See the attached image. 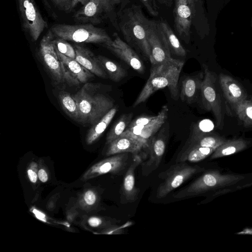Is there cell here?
<instances>
[{"instance_id": "cell-1", "label": "cell", "mask_w": 252, "mask_h": 252, "mask_svg": "<svg viewBox=\"0 0 252 252\" xmlns=\"http://www.w3.org/2000/svg\"><path fill=\"white\" fill-rule=\"evenodd\" d=\"M126 5L117 13L119 31L128 45L150 60L151 50L147 36L150 20L143 14L140 6Z\"/></svg>"}, {"instance_id": "cell-2", "label": "cell", "mask_w": 252, "mask_h": 252, "mask_svg": "<svg viewBox=\"0 0 252 252\" xmlns=\"http://www.w3.org/2000/svg\"><path fill=\"white\" fill-rule=\"evenodd\" d=\"M184 62L172 58L158 65L151 66L150 74L144 87L133 104L135 107L145 102L158 90L167 87L171 97L176 100L178 97V81Z\"/></svg>"}, {"instance_id": "cell-3", "label": "cell", "mask_w": 252, "mask_h": 252, "mask_svg": "<svg viewBox=\"0 0 252 252\" xmlns=\"http://www.w3.org/2000/svg\"><path fill=\"white\" fill-rule=\"evenodd\" d=\"M98 86L86 84L73 97L79 113V123L94 125L114 106V102L106 95L98 93Z\"/></svg>"}, {"instance_id": "cell-4", "label": "cell", "mask_w": 252, "mask_h": 252, "mask_svg": "<svg viewBox=\"0 0 252 252\" xmlns=\"http://www.w3.org/2000/svg\"><path fill=\"white\" fill-rule=\"evenodd\" d=\"M245 178L241 175L222 174L217 170L209 171L177 191L173 197L176 199L192 197L217 189L235 184Z\"/></svg>"}, {"instance_id": "cell-5", "label": "cell", "mask_w": 252, "mask_h": 252, "mask_svg": "<svg viewBox=\"0 0 252 252\" xmlns=\"http://www.w3.org/2000/svg\"><path fill=\"white\" fill-rule=\"evenodd\" d=\"M56 37L76 43L104 44L112 39L103 29L90 23L81 25L59 24L50 29Z\"/></svg>"}, {"instance_id": "cell-6", "label": "cell", "mask_w": 252, "mask_h": 252, "mask_svg": "<svg viewBox=\"0 0 252 252\" xmlns=\"http://www.w3.org/2000/svg\"><path fill=\"white\" fill-rule=\"evenodd\" d=\"M204 169L198 165H189L186 162H176L172 165L158 175V177L163 181L157 188L156 197L164 198L192 176L202 172Z\"/></svg>"}, {"instance_id": "cell-7", "label": "cell", "mask_w": 252, "mask_h": 252, "mask_svg": "<svg viewBox=\"0 0 252 252\" xmlns=\"http://www.w3.org/2000/svg\"><path fill=\"white\" fill-rule=\"evenodd\" d=\"M204 78L201 89L203 104L206 109L213 112L217 127L222 129L224 117L222 103L217 84V77L214 72L208 66L203 64Z\"/></svg>"}, {"instance_id": "cell-8", "label": "cell", "mask_w": 252, "mask_h": 252, "mask_svg": "<svg viewBox=\"0 0 252 252\" xmlns=\"http://www.w3.org/2000/svg\"><path fill=\"white\" fill-rule=\"evenodd\" d=\"M73 17L79 22L93 25L99 24L108 17L115 28L119 31L117 13L104 0H90L74 14Z\"/></svg>"}, {"instance_id": "cell-9", "label": "cell", "mask_w": 252, "mask_h": 252, "mask_svg": "<svg viewBox=\"0 0 252 252\" xmlns=\"http://www.w3.org/2000/svg\"><path fill=\"white\" fill-rule=\"evenodd\" d=\"M23 27L33 41H36L48 27L34 0H18Z\"/></svg>"}, {"instance_id": "cell-10", "label": "cell", "mask_w": 252, "mask_h": 252, "mask_svg": "<svg viewBox=\"0 0 252 252\" xmlns=\"http://www.w3.org/2000/svg\"><path fill=\"white\" fill-rule=\"evenodd\" d=\"M168 124H165L150 140L147 148L149 151V158L141 164L142 175H149L159 165L165 153L169 137Z\"/></svg>"}, {"instance_id": "cell-11", "label": "cell", "mask_w": 252, "mask_h": 252, "mask_svg": "<svg viewBox=\"0 0 252 252\" xmlns=\"http://www.w3.org/2000/svg\"><path fill=\"white\" fill-rule=\"evenodd\" d=\"M55 35L49 30L42 37L39 46L40 55L44 64L57 83L65 82L61 62L53 44Z\"/></svg>"}, {"instance_id": "cell-12", "label": "cell", "mask_w": 252, "mask_h": 252, "mask_svg": "<svg viewBox=\"0 0 252 252\" xmlns=\"http://www.w3.org/2000/svg\"><path fill=\"white\" fill-rule=\"evenodd\" d=\"M147 39L151 50L149 60L151 66L164 63L172 58L170 51L159 30L157 22L150 20Z\"/></svg>"}, {"instance_id": "cell-13", "label": "cell", "mask_w": 252, "mask_h": 252, "mask_svg": "<svg viewBox=\"0 0 252 252\" xmlns=\"http://www.w3.org/2000/svg\"><path fill=\"white\" fill-rule=\"evenodd\" d=\"M113 39L103 44V46L139 73H144V64L137 54L117 33L113 34Z\"/></svg>"}, {"instance_id": "cell-14", "label": "cell", "mask_w": 252, "mask_h": 252, "mask_svg": "<svg viewBox=\"0 0 252 252\" xmlns=\"http://www.w3.org/2000/svg\"><path fill=\"white\" fill-rule=\"evenodd\" d=\"M128 158V153L112 155L89 168L82 176L81 180L86 181L107 173H118L125 167Z\"/></svg>"}, {"instance_id": "cell-15", "label": "cell", "mask_w": 252, "mask_h": 252, "mask_svg": "<svg viewBox=\"0 0 252 252\" xmlns=\"http://www.w3.org/2000/svg\"><path fill=\"white\" fill-rule=\"evenodd\" d=\"M173 13L175 30L180 38L188 44L190 38L192 16L187 0H175Z\"/></svg>"}, {"instance_id": "cell-16", "label": "cell", "mask_w": 252, "mask_h": 252, "mask_svg": "<svg viewBox=\"0 0 252 252\" xmlns=\"http://www.w3.org/2000/svg\"><path fill=\"white\" fill-rule=\"evenodd\" d=\"M142 162L141 157L134 154L133 159L125 175L121 189V201L122 204L134 202L138 199L140 189L135 186V171Z\"/></svg>"}, {"instance_id": "cell-17", "label": "cell", "mask_w": 252, "mask_h": 252, "mask_svg": "<svg viewBox=\"0 0 252 252\" xmlns=\"http://www.w3.org/2000/svg\"><path fill=\"white\" fill-rule=\"evenodd\" d=\"M218 78L223 94L231 106L247 99V95L245 89L232 77L220 73Z\"/></svg>"}, {"instance_id": "cell-18", "label": "cell", "mask_w": 252, "mask_h": 252, "mask_svg": "<svg viewBox=\"0 0 252 252\" xmlns=\"http://www.w3.org/2000/svg\"><path fill=\"white\" fill-rule=\"evenodd\" d=\"M204 72L188 75L184 77L181 82L180 98L182 101L188 103L194 102L201 93Z\"/></svg>"}, {"instance_id": "cell-19", "label": "cell", "mask_w": 252, "mask_h": 252, "mask_svg": "<svg viewBox=\"0 0 252 252\" xmlns=\"http://www.w3.org/2000/svg\"><path fill=\"white\" fill-rule=\"evenodd\" d=\"M144 146L131 136L126 134H121L119 137L108 144L105 152L107 156L122 153L138 154Z\"/></svg>"}, {"instance_id": "cell-20", "label": "cell", "mask_w": 252, "mask_h": 252, "mask_svg": "<svg viewBox=\"0 0 252 252\" xmlns=\"http://www.w3.org/2000/svg\"><path fill=\"white\" fill-rule=\"evenodd\" d=\"M73 47L76 61L94 75L102 78H107V73L101 67L96 56L91 50L78 44L74 45Z\"/></svg>"}, {"instance_id": "cell-21", "label": "cell", "mask_w": 252, "mask_h": 252, "mask_svg": "<svg viewBox=\"0 0 252 252\" xmlns=\"http://www.w3.org/2000/svg\"><path fill=\"white\" fill-rule=\"evenodd\" d=\"M168 108L166 105L162 106L157 115L149 123L144 126L141 134L136 140L147 148L151 139L158 131L167 118Z\"/></svg>"}, {"instance_id": "cell-22", "label": "cell", "mask_w": 252, "mask_h": 252, "mask_svg": "<svg viewBox=\"0 0 252 252\" xmlns=\"http://www.w3.org/2000/svg\"><path fill=\"white\" fill-rule=\"evenodd\" d=\"M216 148L199 146H184L179 153L176 162L200 161L211 155Z\"/></svg>"}, {"instance_id": "cell-23", "label": "cell", "mask_w": 252, "mask_h": 252, "mask_svg": "<svg viewBox=\"0 0 252 252\" xmlns=\"http://www.w3.org/2000/svg\"><path fill=\"white\" fill-rule=\"evenodd\" d=\"M56 51L60 61L63 64L66 69L80 83H86L94 76V74L82 66L75 59L64 55L56 49Z\"/></svg>"}, {"instance_id": "cell-24", "label": "cell", "mask_w": 252, "mask_h": 252, "mask_svg": "<svg viewBox=\"0 0 252 252\" xmlns=\"http://www.w3.org/2000/svg\"><path fill=\"white\" fill-rule=\"evenodd\" d=\"M117 112L116 107L112 108L98 122L93 125L89 130L85 138L87 145L95 142L102 134Z\"/></svg>"}, {"instance_id": "cell-25", "label": "cell", "mask_w": 252, "mask_h": 252, "mask_svg": "<svg viewBox=\"0 0 252 252\" xmlns=\"http://www.w3.org/2000/svg\"><path fill=\"white\" fill-rule=\"evenodd\" d=\"M248 145V142L242 138L226 140L215 150L210 158L214 159L238 153L245 149Z\"/></svg>"}, {"instance_id": "cell-26", "label": "cell", "mask_w": 252, "mask_h": 252, "mask_svg": "<svg viewBox=\"0 0 252 252\" xmlns=\"http://www.w3.org/2000/svg\"><path fill=\"white\" fill-rule=\"evenodd\" d=\"M158 24L171 53L178 56H185L186 51L185 48L168 24L163 21L158 22Z\"/></svg>"}, {"instance_id": "cell-27", "label": "cell", "mask_w": 252, "mask_h": 252, "mask_svg": "<svg viewBox=\"0 0 252 252\" xmlns=\"http://www.w3.org/2000/svg\"><path fill=\"white\" fill-rule=\"evenodd\" d=\"M96 57L101 67L113 81L118 82L127 75V71L117 63L101 55Z\"/></svg>"}, {"instance_id": "cell-28", "label": "cell", "mask_w": 252, "mask_h": 252, "mask_svg": "<svg viewBox=\"0 0 252 252\" xmlns=\"http://www.w3.org/2000/svg\"><path fill=\"white\" fill-rule=\"evenodd\" d=\"M63 110L72 120L79 123V117L76 102L68 92L61 91L58 95Z\"/></svg>"}, {"instance_id": "cell-29", "label": "cell", "mask_w": 252, "mask_h": 252, "mask_svg": "<svg viewBox=\"0 0 252 252\" xmlns=\"http://www.w3.org/2000/svg\"><path fill=\"white\" fill-rule=\"evenodd\" d=\"M226 139L213 132L205 134L195 140L187 141L184 146H199L217 148L225 141Z\"/></svg>"}, {"instance_id": "cell-30", "label": "cell", "mask_w": 252, "mask_h": 252, "mask_svg": "<svg viewBox=\"0 0 252 252\" xmlns=\"http://www.w3.org/2000/svg\"><path fill=\"white\" fill-rule=\"evenodd\" d=\"M232 107L245 127L252 126V100L246 99Z\"/></svg>"}, {"instance_id": "cell-31", "label": "cell", "mask_w": 252, "mask_h": 252, "mask_svg": "<svg viewBox=\"0 0 252 252\" xmlns=\"http://www.w3.org/2000/svg\"><path fill=\"white\" fill-rule=\"evenodd\" d=\"M190 7L192 24L199 34H202L204 22L205 20L202 0H187Z\"/></svg>"}, {"instance_id": "cell-32", "label": "cell", "mask_w": 252, "mask_h": 252, "mask_svg": "<svg viewBox=\"0 0 252 252\" xmlns=\"http://www.w3.org/2000/svg\"><path fill=\"white\" fill-rule=\"evenodd\" d=\"M133 113L123 115L116 122L106 137V144L119 137L127 128L132 121Z\"/></svg>"}, {"instance_id": "cell-33", "label": "cell", "mask_w": 252, "mask_h": 252, "mask_svg": "<svg viewBox=\"0 0 252 252\" xmlns=\"http://www.w3.org/2000/svg\"><path fill=\"white\" fill-rule=\"evenodd\" d=\"M214 128L213 122L209 119H204L195 124L187 141L195 140L205 134L212 132Z\"/></svg>"}, {"instance_id": "cell-34", "label": "cell", "mask_w": 252, "mask_h": 252, "mask_svg": "<svg viewBox=\"0 0 252 252\" xmlns=\"http://www.w3.org/2000/svg\"><path fill=\"white\" fill-rule=\"evenodd\" d=\"M53 44L56 50L64 55L75 59L76 53L74 48L66 40L55 36Z\"/></svg>"}, {"instance_id": "cell-35", "label": "cell", "mask_w": 252, "mask_h": 252, "mask_svg": "<svg viewBox=\"0 0 252 252\" xmlns=\"http://www.w3.org/2000/svg\"><path fill=\"white\" fill-rule=\"evenodd\" d=\"M98 201L97 192L94 190H86L82 195L80 203L84 208H90L96 205Z\"/></svg>"}, {"instance_id": "cell-36", "label": "cell", "mask_w": 252, "mask_h": 252, "mask_svg": "<svg viewBox=\"0 0 252 252\" xmlns=\"http://www.w3.org/2000/svg\"><path fill=\"white\" fill-rule=\"evenodd\" d=\"M38 171V164L35 162H31L28 167L27 173L30 181L33 184L37 181Z\"/></svg>"}, {"instance_id": "cell-37", "label": "cell", "mask_w": 252, "mask_h": 252, "mask_svg": "<svg viewBox=\"0 0 252 252\" xmlns=\"http://www.w3.org/2000/svg\"><path fill=\"white\" fill-rule=\"evenodd\" d=\"M74 0H52L55 6L59 10L68 13L71 11Z\"/></svg>"}, {"instance_id": "cell-38", "label": "cell", "mask_w": 252, "mask_h": 252, "mask_svg": "<svg viewBox=\"0 0 252 252\" xmlns=\"http://www.w3.org/2000/svg\"><path fill=\"white\" fill-rule=\"evenodd\" d=\"M148 12L154 16L158 15V7L155 0H140Z\"/></svg>"}, {"instance_id": "cell-39", "label": "cell", "mask_w": 252, "mask_h": 252, "mask_svg": "<svg viewBox=\"0 0 252 252\" xmlns=\"http://www.w3.org/2000/svg\"><path fill=\"white\" fill-rule=\"evenodd\" d=\"M156 116H146L138 117L134 121H131L128 127H132L136 126H145L149 123Z\"/></svg>"}, {"instance_id": "cell-40", "label": "cell", "mask_w": 252, "mask_h": 252, "mask_svg": "<svg viewBox=\"0 0 252 252\" xmlns=\"http://www.w3.org/2000/svg\"><path fill=\"white\" fill-rule=\"evenodd\" d=\"M38 176L39 180L42 183H45L48 180V174L46 169L41 167L38 169Z\"/></svg>"}, {"instance_id": "cell-41", "label": "cell", "mask_w": 252, "mask_h": 252, "mask_svg": "<svg viewBox=\"0 0 252 252\" xmlns=\"http://www.w3.org/2000/svg\"><path fill=\"white\" fill-rule=\"evenodd\" d=\"M109 3L112 8L114 10V8L116 5L122 4V7H123L128 3V0H109Z\"/></svg>"}, {"instance_id": "cell-42", "label": "cell", "mask_w": 252, "mask_h": 252, "mask_svg": "<svg viewBox=\"0 0 252 252\" xmlns=\"http://www.w3.org/2000/svg\"><path fill=\"white\" fill-rule=\"evenodd\" d=\"M90 0H74L72 5V9L75 8L78 4H81L83 5L86 4Z\"/></svg>"}, {"instance_id": "cell-43", "label": "cell", "mask_w": 252, "mask_h": 252, "mask_svg": "<svg viewBox=\"0 0 252 252\" xmlns=\"http://www.w3.org/2000/svg\"><path fill=\"white\" fill-rule=\"evenodd\" d=\"M237 234L242 235H252V228L244 229L243 230L237 232Z\"/></svg>"}, {"instance_id": "cell-44", "label": "cell", "mask_w": 252, "mask_h": 252, "mask_svg": "<svg viewBox=\"0 0 252 252\" xmlns=\"http://www.w3.org/2000/svg\"><path fill=\"white\" fill-rule=\"evenodd\" d=\"M172 0H163V3L167 6H170L172 4Z\"/></svg>"}, {"instance_id": "cell-45", "label": "cell", "mask_w": 252, "mask_h": 252, "mask_svg": "<svg viewBox=\"0 0 252 252\" xmlns=\"http://www.w3.org/2000/svg\"><path fill=\"white\" fill-rule=\"evenodd\" d=\"M43 1L45 4V5L48 8H50V5H49V2H48V0H43Z\"/></svg>"}, {"instance_id": "cell-46", "label": "cell", "mask_w": 252, "mask_h": 252, "mask_svg": "<svg viewBox=\"0 0 252 252\" xmlns=\"http://www.w3.org/2000/svg\"><path fill=\"white\" fill-rule=\"evenodd\" d=\"M104 1L107 3V4L109 5V6L110 7V8L115 12L114 10L112 8V7L111 6L110 3H109V0H104Z\"/></svg>"}, {"instance_id": "cell-47", "label": "cell", "mask_w": 252, "mask_h": 252, "mask_svg": "<svg viewBox=\"0 0 252 252\" xmlns=\"http://www.w3.org/2000/svg\"><path fill=\"white\" fill-rule=\"evenodd\" d=\"M159 2L163 3V0H158Z\"/></svg>"}]
</instances>
